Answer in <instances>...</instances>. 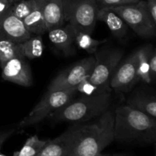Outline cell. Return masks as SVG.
Segmentation results:
<instances>
[{
    "instance_id": "6da1fadb",
    "label": "cell",
    "mask_w": 156,
    "mask_h": 156,
    "mask_svg": "<svg viewBox=\"0 0 156 156\" xmlns=\"http://www.w3.org/2000/svg\"><path fill=\"white\" fill-rule=\"evenodd\" d=\"M114 112V140L120 143L154 144L156 140L155 118L123 105Z\"/></svg>"
},
{
    "instance_id": "7a4b0ae2",
    "label": "cell",
    "mask_w": 156,
    "mask_h": 156,
    "mask_svg": "<svg viewBox=\"0 0 156 156\" xmlns=\"http://www.w3.org/2000/svg\"><path fill=\"white\" fill-rule=\"evenodd\" d=\"M114 112L109 110L90 123H81L68 156H98L114 140Z\"/></svg>"
},
{
    "instance_id": "3957f363",
    "label": "cell",
    "mask_w": 156,
    "mask_h": 156,
    "mask_svg": "<svg viewBox=\"0 0 156 156\" xmlns=\"http://www.w3.org/2000/svg\"><path fill=\"white\" fill-rule=\"evenodd\" d=\"M111 91H105L91 95H83L74 101H70L51 114V118L57 122L81 123L93 120L111 108Z\"/></svg>"
},
{
    "instance_id": "277c9868",
    "label": "cell",
    "mask_w": 156,
    "mask_h": 156,
    "mask_svg": "<svg viewBox=\"0 0 156 156\" xmlns=\"http://www.w3.org/2000/svg\"><path fill=\"white\" fill-rule=\"evenodd\" d=\"M76 92V88L48 91L37 105L18 124V129H24L38 124L49 115L69 103Z\"/></svg>"
},
{
    "instance_id": "5b68a950",
    "label": "cell",
    "mask_w": 156,
    "mask_h": 156,
    "mask_svg": "<svg viewBox=\"0 0 156 156\" xmlns=\"http://www.w3.org/2000/svg\"><path fill=\"white\" fill-rule=\"evenodd\" d=\"M62 6L64 21L76 31L91 34L98 21L95 0H62Z\"/></svg>"
},
{
    "instance_id": "8992f818",
    "label": "cell",
    "mask_w": 156,
    "mask_h": 156,
    "mask_svg": "<svg viewBox=\"0 0 156 156\" xmlns=\"http://www.w3.org/2000/svg\"><path fill=\"white\" fill-rule=\"evenodd\" d=\"M123 56V52L115 47H104L94 53L95 62L88 79L102 91H111L110 82Z\"/></svg>"
},
{
    "instance_id": "52a82bcc",
    "label": "cell",
    "mask_w": 156,
    "mask_h": 156,
    "mask_svg": "<svg viewBox=\"0 0 156 156\" xmlns=\"http://www.w3.org/2000/svg\"><path fill=\"white\" fill-rule=\"evenodd\" d=\"M110 9L116 12L138 36L144 38L155 36L156 24L152 22L148 12L146 1L140 0L136 3Z\"/></svg>"
},
{
    "instance_id": "ba28073f",
    "label": "cell",
    "mask_w": 156,
    "mask_h": 156,
    "mask_svg": "<svg viewBox=\"0 0 156 156\" xmlns=\"http://www.w3.org/2000/svg\"><path fill=\"white\" fill-rule=\"evenodd\" d=\"M94 56H90L68 67L53 79L48 87V91L76 88L82 80L89 78L94 69Z\"/></svg>"
},
{
    "instance_id": "9c48e42d",
    "label": "cell",
    "mask_w": 156,
    "mask_h": 156,
    "mask_svg": "<svg viewBox=\"0 0 156 156\" xmlns=\"http://www.w3.org/2000/svg\"><path fill=\"white\" fill-rule=\"evenodd\" d=\"M138 57L137 51L131 53L114 71L110 82V88L116 92H126L139 81L137 75Z\"/></svg>"
},
{
    "instance_id": "30bf717a",
    "label": "cell",
    "mask_w": 156,
    "mask_h": 156,
    "mask_svg": "<svg viewBox=\"0 0 156 156\" xmlns=\"http://www.w3.org/2000/svg\"><path fill=\"white\" fill-rule=\"evenodd\" d=\"M4 80L18 85L30 87L33 85L31 69L25 57H15L0 63Z\"/></svg>"
},
{
    "instance_id": "8fae6325",
    "label": "cell",
    "mask_w": 156,
    "mask_h": 156,
    "mask_svg": "<svg viewBox=\"0 0 156 156\" xmlns=\"http://www.w3.org/2000/svg\"><path fill=\"white\" fill-rule=\"evenodd\" d=\"M80 125L81 123H74L58 137L47 140L37 156H68Z\"/></svg>"
},
{
    "instance_id": "7c38bea8",
    "label": "cell",
    "mask_w": 156,
    "mask_h": 156,
    "mask_svg": "<svg viewBox=\"0 0 156 156\" xmlns=\"http://www.w3.org/2000/svg\"><path fill=\"white\" fill-rule=\"evenodd\" d=\"M31 34L24 28L21 20L14 16L10 9L0 15V41H9L21 44Z\"/></svg>"
},
{
    "instance_id": "4fadbf2b",
    "label": "cell",
    "mask_w": 156,
    "mask_h": 156,
    "mask_svg": "<svg viewBox=\"0 0 156 156\" xmlns=\"http://www.w3.org/2000/svg\"><path fill=\"white\" fill-rule=\"evenodd\" d=\"M45 20L47 30L61 27L64 23L62 0H35Z\"/></svg>"
},
{
    "instance_id": "5bb4252c",
    "label": "cell",
    "mask_w": 156,
    "mask_h": 156,
    "mask_svg": "<svg viewBox=\"0 0 156 156\" xmlns=\"http://www.w3.org/2000/svg\"><path fill=\"white\" fill-rule=\"evenodd\" d=\"M47 31L49 32V39L56 50L65 55L72 54L76 31L73 26L68 24L65 27L61 26Z\"/></svg>"
},
{
    "instance_id": "9a60e30c",
    "label": "cell",
    "mask_w": 156,
    "mask_h": 156,
    "mask_svg": "<svg viewBox=\"0 0 156 156\" xmlns=\"http://www.w3.org/2000/svg\"><path fill=\"white\" fill-rule=\"evenodd\" d=\"M97 19L106 24L111 34L119 41L127 34L128 25L125 21L110 8H101L97 12Z\"/></svg>"
},
{
    "instance_id": "2e32d148",
    "label": "cell",
    "mask_w": 156,
    "mask_h": 156,
    "mask_svg": "<svg viewBox=\"0 0 156 156\" xmlns=\"http://www.w3.org/2000/svg\"><path fill=\"white\" fill-rule=\"evenodd\" d=\"M126 105L156 119V99L154 95L143 91L136 92L128 99Z\"/></svg>"
},
{
    "instance_id": "e0dca14e",
    "label": "cell",
    "mask_w": 156,
    "mask_h": 156,
    "mask_svg": "<svg viewBox=\"0 0 156 156\" xmlns=\"http://www.w3.org/2000/svg\"><path fill=\"white\" fill-rule=\"evenodd\" d=\"M21 21L24 28L31 35L33 34L36 35H43L47 31L45 20L37 5V7Z\"/></svg>"
},
{
    "instance_id": "ac0fdd59",
    "label": "cell",
    "mask_w": 156,
    "mask_h": 156,
    "mask_svg": "<svg viewBox=\"0 0 156 156\" xmlns=\"http://www.w3.org/2000/svg\"><path fill=\"white\" fill-rule=\"evenodd\" d=\"M138 57V75L139 81L145 82L146 84L152 83V79L149 73V58H150L151 46H145L136 50Z\"/></svg>"
},
{
    "instance_id": "d6986e66",
    "label": "cell",
    "mask_w": 156,
    "mask_h": 156,
    "mask_svg": "<svg viewBox=\"0 0 156 156\" xmlns=\"http://www.w3.org/2000/svg\"><path fill=\"white\" fill-rule=\"evenodd\" d=\"M24 56L29 59H34L41 57L44 53V44L42 35L30 37L27 41L21 43Z\"/></svg>"
},
{
    "instance_id": "ffe728a7",
    "label": "cell",
    "mask_w": 156,
    "mask_h": 156,
    "mask_svg": "<svg viewBox=\"0 0 156 156\" xmlns=\"http://www.w3.org/2000/svg\"><path fill=\"white\" fill-rule=\"evenodd\" d=\"M106 39L96 40L91 37V34L80 31H76L75 45L78 48L86 51L88 54H94L98 50L100 45L106 41Z\"/></svg>"
},
{
    "instance_id": "44dd1931",
    "label": "cell",
    "mask_w": 156,
    "mask_h": 156,
    "mask_svg": "<svg viewBox=\"0 0 156 156\" xmlns=\"http://www.w3.org/2000/svg\"><path fill=\"white\" fill-rule=\"evenodd\" d=\"M47 140H41L37 135L27 139L19 151L15 152L13 156H37L47 143Z\"/></svg>"
},
{
    "instance_id": "7402d4cb",
    "label": "cell",
    "mask_w": 156,
    "mask_h": 156,
    "mask_svg": "<svg viewBox=\"0 0 156 156\" xmlns=\"http://www.w3.org/2000/svg\"><path fill=\"white\" fill-rule=\"evenodd\" d=\"M15 57H24L22 46L9 41H0V63Z\"/></svg>"
},
{
    "instance_id": "603a6c76",
    "label": "cell",
    "mask_w": 156,
    "mask_h": 156,
    "mask_svg": "<svg viewBox=\"0 0 156 156\" xmlns=\"http://www.w3.org/2000/svg\"><path fill=\"white\" fill-rule=\"evenodd\" d=\"M36 7L35 0H15L11 7L10 12L18 19L22 21Z\"/></svg>"
},
{
    "instance_id": "cb8c5ba5",
    "label": "cell",
    "mask_w": 156,
    "mask_h": 156,
    "mask_svg": "<svg viewBox=\"0 0 156 156\" xmlns=\"http://www.w3.org/2000/svg\"><path fill=\"white\" fill-rule=\"evenodd\" d=\"M76 89L77 90L78 92L82 93L83 95H91V94H98V93L101 92V91H105L101 90L100 88H98L94 85H93L89 81L88 78L82 80L76 86Z\"/></svg>"
},
{
    "instance_id": "d4e9b609",
    "label": "cell",
    "mask_w": 156,
    "mask_h": 156,
    "mask_svg": "<svg viewBox=\"0 0 156 156\" xmlns=\"http://www.w3.org/2000/svg\"><path fill=\"white\" fill-rule=\"evenodd\" d=\"M98 9L101 8H113L124 5L133 4L140 2V0H95Z\"/></svg>"
},
{
    "instance_id": "484cf974",
    "label": "cell",
    "mask_w": 156,
    "mask_h": 156,
    "mask_svg": "<svg viewBox=\"0 0 156 156\" xmlns=\"http://www.w3.org/2000/svg\"><path fill=\"white\" fill-rule=\"evenodd\" d=\"M149 73L152 81L155 79L156 76V52L155 49H153L149 58Z\"/></svg>"
},
{
    "instance_id": "4316f807",
    "label": "cell",
    "mask_w": 156,
    "mask_h": 156,
    "mask_svg": "<svg viewBox=\"0 0 156 156\" xmlns=\"http://www.w3.org/2000/svg\"><path fill=\"white\" fill-rule=\"evenodd\" d=\"M17 131V129L15 128H12V129H2V130H0V149L2 147L3 144L5 143V142L8 140L9 138H10L14 133Z\"/></svg>"
},
{
    "instance_id": "83f0119b",
    "label": "cell",
    "mask_w": 156,
    "mask_h": 156,
    "mask_svg": "<svg viewBox=\"0 0 156 156\" xmlns=\"http://www.w3.org/2000/svg\"><path fill=\"white\" fill-rule=\"evenodd\" d=\"M146 6L152 22L156 24V0H147Z\"/></svg>"
},
{
    "instance_id": "f1b7e54d",
    "label": "cell",
    "mask_w": 156,
    "mask_h": 156,
    "mask_svg": "<svg viewBox=\"0 0 156 156\" xmlns=\"http://www.w3.org/2000/svg\"><path fill=\"white\" fill-rule=\"evenodd\" d=\"M15 0H0V15L11 9Z\"/></svg>"
},
{
    "instance_id": "f546056e",
    "label": "cell",
    "mask_w": 156,
    "mask_h": 156,
    "mask_svg": "<svg viewBox=\"0 0 156 156\" xmlns=\"http://www.w3.org/2000/svg\"><path fill=\"white\" fill-rule=\"evenodd\" d=\"M98 156H125V155H102V154H101V155H99Z\"/></svg>"
},
{
    "instance_id": "4dcf8cb0",
    "label": "cell",
    "mask_w": 156,
    "mask_h": 156,
    "mask_svg": "<svg viewBox=\"0 0 156 156\" xmlns=\"http://www.w3.org/2000/svg\"><path fill=\"white\" fill-rule=\"evenodd\" d=\"M0 156H8V155H5V154H2L0 152Z\"/></svg>"
}]
</instances>
